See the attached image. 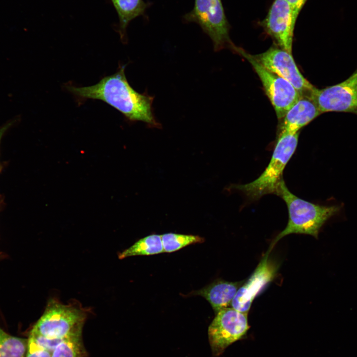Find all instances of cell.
Masks as SVG:
<instances>
[{
  "instance_id": "cell-10",
  "label": "cell",
  "mask_w": 357,
  "mask_h": 357,
  "mask_svg": "<svg viewBox=\"0 0 357 357\" xmlns=\"http://www.w3.org/2000/svg\"><path fill=\"white\" fill-rule=\"evenodd\" d=\"M296 22L286 0H274L261 25L279 47L292 54Z\"/></svg>"
},
{
  "instance_id": "cell-4",
  "label": "cell",
  "mask_w": 357,
  "mask_h": 357,
  "mask_svg": "<svg viewBox=\"0 0 357 357\" xmlns=\"http://www.w3.org/2000/svg\"><path fill=\"white\" fill-rule=\"evenodd\" d=\"M88 313L87 309L75 302L64 304L52 298L30 332L50 338H63L82 331Z\"/></svg>"
},
{
  "instance_id": "cell-9",
  "label": "cell",
  "mask_w": 357,
  "mask_h": 357,
  "mask_svg": "<svg viewBox=\"0 0 357 357\" xmlns=\"http://www.w3.org/2000/svg\"><path fill=\"white\" fill-rule=\"evenodd\" d=\"M252 57L264 67L290 82L302 96H309L315 88L301 73L292 54L280 47H271Z\"/></svg>"
},
{
  "instance_id": "cell-11",
  "label": "cell",
  "mask_w": 357,
  "mask_h": 357,
  "mask_svg": "<svg viewBox=\"0 0 357 357\" xmlns=\"http://www.w3.org/2000/svg\"><path fill=\"white\" fill-rule=\"evenodd\" d=\"M276 268L266 253L250 278L238 288L231 304L233 308L248 313L255 298L274 279Z\"/></svg>"
},
{
  "instance_id": "cell-23",
  "label": "cell",
  "mask_w": 357,
  "mask_h": 357,
  "mask_svg": "<svg viewBox=\"0 0 357 357\" xmlns=\"http://www.w3.org/2000/svg\"></svg>"
},
{
  "instance_id": "cell-5",
  "label": "cell",
  "mask_w": 357,
  "mask_h": 357,
  "mask_svg": "<svg viewBox=\"0 0 357 357\" xmlns=\"http://www.w3.org/2000/svg\"><path fill=\"white\" fill-rule=\"evenodd\" d=\"M233 50L250 63L262 83L277 118L282 119L288 110L302 96V95L288 81L262 65L252 55L236 46Z\"/></svg>"
},
{
  "instance_id": "cell-22",
  "label": "cell",
  "mask_w": 357,
  "mask_h": 357,
  "mask_svg": "<svg viewBox=\"0 0 357 357\" xmlns=\"http://www.w3.org/2000/svg\"><path fill=\"white\" fill-rule=\"evenodd\" d=\"M20 119V116H17L12 119L9 120L6 123L2 125L0 127V141L1 140L2 137L4 134V133L6 131V130L9 129L11 126H12L14 123H16L18 120Z\"/></svg>"
},
{
  "instance_id": "cell-19",
  "label": "cell",
  "mask_w": 357,
  "mask_h": 357,
  "mask_svg": "<svg viewBox=\"0 0 357 357\" xmlns=\"http://www.w3.org/2000/svg\"><path fill=\"white\" fill-rule=\"evenodd\" d=\"M41 347L52 352L63 338H50L39 334L30 332L29 336Z\"/></svg>"
},
{
  "instance_id": "cell-15",
  "label": "cell",
  "mask_w": 357,
  "mask_h": 357,
  "mask_svg": "<svg viewBox=\"0 0 357 357\" xmlns=\"http://www.w3.org/2000/svg\"><path fill=\"white\" fill-rule=\"evenodd\" d=\"M164 252L161 235H152L141 238L120 253V259L132 256L149 255Z\"/></svg>"
},
{
  "instance_id": "cell-20",
  "label": "cell",
  "mask_w": 357,
  "mask_h": 357,
  "mask_svg": "<svg viewBox=\"0 0 357 357\" xmlns=\"http://www.w3.org/2000/svg\"><path fill=\"white\" fill-rule=\"evenodd\" d=\"M25 357H52V353L39 346L32 338L29 337Z\"/></svg>"
},
{
  "instance_id": "cell-16",
  "label": "cell",
  "mask_w": 357,
  "mask_h": 357,
  "mask_svg": "<svg viewBox=\"0 0 357 357\" xmlns=\"http://www.w3.org/2000/svg\"><path fill=\"white\" fill-rule=\"evenodd\" d=\"M52 357H87L82 342V331L63 338L52 352Z\"/></svg>"
},
{
  "instance_id": "cell-17",
  "label": "cell",
  "mask_w": 357,
  "mask_h": 357,
  "mask_svg": "<svg viewBox=\"0 0 357 357\" xmlns=\"http://www.w3.org/2000/svg\"><path fill=\"white\" fill-rule=\"evenodd\" d=\"M28 339L11 336L0 327V357H25Z\"/></svg>"
},
{
  "instance_id": "cell-18",
  "label": "cell",
  "mask_w": 357,
  "mask_h": 357,
  "mask_svg": "<svg viewBox=\"0 0 357 357\" xmlns=\"http://www.w3.org/2000/svg\"><path fill=\"white\" fill-rule=\"evenodd\" d=\"M161 236L164 252L176 251L188 245L203 241V238L198 236L168 233Z\"/></svg>"
},
{
  "instance_id": "cell-21",
  "label": "cell",
  "mask_w": 357,
  "mask_h": 357,
  "mask_svg": "<svg viewBox=\"0 0 357 357\" xmlns=\"http://www.w3.org/2000/svg\"><path fill=\"white\" fill-rule=\"evenodd\" d=\"M290 6L294 20L296 21L299 13L307 0H286Z\"/></svg>"
},
{
  "instance_id": "cell-1",
  "label": "cell",
  "mask_w": 357,
  "mask_h": 357,
  "mask_svg": "<svg viewBox=\"0 0 357 357\" xmlns=\"http://www.w3.org/2000/svg\"><path fill=\"white\" fill-rule=\"evenodd\" d=\"M122 65L114 74L103 78L97 84L87 87L68 86V90L81 99L101 100L122 113L130 121H141L151 127H159L153 113L154 97L140 94L128 83Z\"/></svg>"
},
{
  "instance_id": "cell-13",
  "label": "cell",
  "mask_w": 357,
  "mask_h": 357,
  "mask_svg": "<svg viewBox=\"0 0 357 357\" xmlns=\"http://www.w3.org/2000/svg\"><path fill=\"white\" fill-rule=\"evenodd\" d=\"M241 282L218 280L197 291L195 294L204 297L217 313L231 305Z\"/></svg>"
},
{
  "instance_id": "cell-8",
  "label": "cell",
  "mask_w": 357,
  "mask_h": 357,
  "mask_svg": "<svg viewBox=\"0 0 357 357\" xmlns=\"http://www.w3.org/2000/svg\"><path fill=\"white\" fill-rule=\"evenodd\" d=\"M309 97L321 113L328 112L357 113V70L337 84L317 89Z\"/></svg>"
},
{
  "instance_id": "cell-7",
  "label": "cell",
  "mask_w": 357,
  "mask_h": 357,
  "mask_svg": "<svg viewBox=\"0 0 357 357\" xmlns=\"http://www.w3.org/2000/svg\"><path fill=\"white\" fill-rule=\"evenodd\" d=\"M249 326L247 313L228 307L218 311L208 328V337L213 354L221 355L230 345L242 338Z\"/></svg>"
},
{
  "instance_id": "cell-6",
  "label": "cell",
  "mask_w": 357,
  "mask_h": 357,
  "mask_svg": "<svg viewBox=\"0 0 357 357\" xmlns=\"http://www.w3.org/2000/svg\"><path fill=\"white\" fill-rule=\"evenodd\" d=\"M186 18L201 26L211 39L215 51L234 47L221 0H195L194 7Z\"/></svg>"
},
{
  "instance_id": "cell-14",
  "label": "cell",
  "mask_w": 357,
  "mask_h": 357,
  "mask_svg": "<svg viewBox=\"0 0 357 357\" xmlns=\"http://www.w3.org/2000/svg\"><path fill=\"white\" fill-rule=\"evenodd\" d=\"M119 17V33L125 37L126 28L130 21L142 15L147 7L143 0H111Z\"/></svg>"
},
{
  "instance_id": "cell-2",
  "label": "cell",
  "mask_w": 357,
  "mask_h": 357,
  "mask_svg": "<svg viewBox=\"0 0 357 357\" xmlns=\"http://www.w3.org/2000/svg\"><path fill=\"white\" fill-rule=\"evenodd\" d=\"M276 194L287 205L289 221L285 229L276 238L274 244L291 234H307L317 238L323 224L339 211L337 206L320 205L297 197L289 190L283 179Z\"/></svg>"
},
{
  "instance_id": "cell-3",
  "label": "cell",
  "mask_w": 357,
  "mask_h": 357,
  "mask_svg": "<svg viewBox=\"0 0 357 357\" xmlns=\"http://www.w3.org/2000/svg\"><path fill=\"white\" fill-rule=\"evenodd\" d=\"M299 132L280 131L270 160L264 171L252 182L233 187L253 199L271 193L276 194L283 179V171L297 148Z\"/></svg>"
},
{
  "instance_id": "cell-12",
  "label": "cell",
  "mask_w": 357,
  "mask_h": 357,
  "mask_svg": "<svg viewBox=\"0 0 357 357\" xmlns=\"http://www.w3.org/2000/svg\"><path fill=\"white\" fill-rule=\"evenodd\" d=\"M314 102L302 96L282 119L280 131L296 133L321 114Z\"/></svg>"
}]
</instances>
